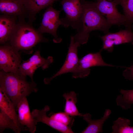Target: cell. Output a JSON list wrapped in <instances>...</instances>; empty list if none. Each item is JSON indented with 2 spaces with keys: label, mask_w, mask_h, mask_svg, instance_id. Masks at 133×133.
Listing matches in <instances>:
<instances>
[{
  "label": "cell",
  "mask_w": 133,
  "mask_h": 133,
  "mask_svg": "<svg viewBox=\"0 0 133 133\" xmlns=\"http://www.w3.org/2000/svg\"><path fill=\"white\" fill-rule=\"evenodd\" d=\"M81 2L83 8L81 28L73 36L75 41L80 45L87 42L89 33L91 31L99 30L105 34L109 32V29L112 26L98 10L95 2L86 0H82Z\"/></svg>",
  "instance_id": "6da1fadb"
},
{
  "label": "cell",
  "mask_w": 133,
  "mask_h": 133,
  "mask_svg": "<svg viewBox=\"0 0 133 133\" xmlns=\"http://www.w3.org/2000/svg\"><path fill=\"white\" fill-rule=\"evenodd\" d=\"M36 86L34 82H28L26 77L17 73L0 70V89L12 101L16 110L18 103L23 98L37 91Z\"/></svg>",
  "instance_id": "7a4b0ae2"
},
{
  "label": "cell",
  "mask_w": 133,
  "mask_h": 133,
  "mask_svg": "<svg viewBox=\"0 0 133 133\" xmlns=\"http://www.w3.org/2000/svg\"><path fill=\"white\" fill-rule=\"evenodd\" d=\"M42 35L33 27L31 21L19 18L8 43L18 51L30 53L37 44L49 41Z\"/></svg>",
  "instance_id": "3957f363"
},
{
  "label": "cell",
  "mask_w": 133,
  "mask_h": 133,
  "mask_svg": "<svg viewBox=\"0 0 133 133\" xmlns=\"http://www.w3.org/2000/svg\"><path fill=\"white\" fill-rule=\"evenodd\" d=\"M60 12L61 10H56L52 6L48 7L43 15L40 25L37 30L42 34L47 33L52 35L54 38L53 41L55 43H60L62 40L57 33L59 26L62 25L66 27L63 18L60 19L59 18Z\"/></svg>",
  "instance_id": "277c9868"
},
{
  "label": "cell",
  "mask_w": 133,
  "mask_h": 133,
  "mask_svg": "<svg viewBox=\"0 0 133 133\" xmlns=\"http://www.w3.org/2000/svg\"><path fill=\"white\" fill-rule=\"evenodd\" d=\"M19 51L8 42L0 46V69L6 72L17 73L21 58Z\"/></svg>",
  "instance_id": "5b68a950"
},
{
  "label": "cell",
  "mask_w": 133,
  "mask_h": 133,
  "mask_svg": "<svg viewBox=\"0 0 133 133\" xmlns=\"http://www.w3.org/2000/svg\"><path fill=\"white\" fill-rule=\"evenodd\" d=\"M61 3L66 17L63 18L66 27L70 25L78 32L81 26V18L83 6L80 0H61Z\"/></svg>",
  "instance_id": "8992f818"
},
{
  "label": "cell",
  "mask_w": 133,
  "mask_h": 133,
  "mask_svg": "<svg viewBox=\"0 0 133 133\" xmlns=\"http://www.w3.org/2000/svg\"><path fill=\"white\" fill-rule=\"evenodd\" d=\"M53 62V57L49 56L45 59L40 55L39 50H36L29 59L23 61L18 68L17 73L25 77L29 76L31 81L34 82L33 75L37 68L41 67L43 70L47 68Z\"/></svg>",
  "instance_id": "52a82bcc"
},
{
  "label": "cell",
  "mask_w": 133,
  "mask_h": 133,
  "mask_svg": "<svg viewBox=\"0 0 133 133\" xmlns=\"http://www.w3.org/2000/svg\"><path fill=\"white\" fill-rule=\"evenodd\" d=\"M102 49L99 52L89 53L79 59V64L76 71L72 73V77L76 79L83 78L88 76L90 72V68L97 66H116L107 63L101 57Z\"/></svg>",
  "instance_id": "ba28073f"
},
{
  "label": "cell",
  "mask_w": 133,
  "mask_h": 133,
  "mask_svg": "<svg viewBox=\"0 0 133 133\" xmlns=\"http://www.w3.org/2000/svg\"><path fill=\"white\" fill-rule=\"evenodd\" d=\"M80 45L79 43L75 41L74 36H71L70 44L64 63L55 74L49 78L44 79L45 84H49L53 79L62 74L69 72L73 73L75 72L79 64V59L78 56L77 51L78 48Z\"/></svg>",
  "instance_id": "9c48e42d"
},
{
  "label": "cell",
  "mask_w": 133,
  "mask_h": 133,
  "mask_svg": "<svg viewBox=\"0 0 133 133\" xmlns=\"http://www.w3.org/2000/svg\"><path fill=\"white\" fill-rule=\"evenodd\" d=\"M95 3L100 13L106 17L112 25H116L119 26L125 25L126 22L125 16L118 12L116 8L117 5L114 1L97 0Z\"/></svg>",
  "instance_id": "30bf717a"
},
{
  "label": "cell",
  "mask_w": 133,
  "mask_h": 133,
  "mask_svg": "<svg viewBox=\"0 0 133 133\" xmlns=\"http://www.w3.org/2000/svg\"><path fill=\"white\" fill-rule=\"evenodd\" d=\"M100 37L103 41L102 49L110 52L112 51L114 45L126 43L133 45V31L127 28L116 33L108 32Z\"/></svg>",
  "instance_id": "8fae6325"
},
{
  "label": "cell",
  "mask_w": 133,
  "mask_h": 133,
  "mask_svg": "<svg viewBox=\"0 0 133 133\" xmlns=\"http://www.w3.org/2000/svg\"><path fill=\"white\" fill-rule=\"evenodd\" d=\"M17 110L19 121L21 126L25 130L34 133L37 123L30 112L26 97L23 98L19 102Z\"/></svg>",
  "instance_id": "7c38bea8"
},
{
  "label": "cell",
  "mask_w": 133,
  "mask_h": 133,
  "mask_svg": "<svg viewBox=\"0 0 133 133\" xmlns=\"http://www.w3.org/2000/svg\"><path fill=\"white\" fill-rule=\"evenodd\" d=\"M50 110L49 106L46 105L42 109L33 110L31 112L36 122H41L62 133H74L71 127L64 125L48 116L47 112Z\"/></svg>",
  "instance_id": "4fadbf2b"
},
{
  "label": "cell",
  "mask_w": 133,
  "mask_h": 133,
  "mask_svg": "<svg viewBox=\"0 0 133 133\" xmlns=\"http://www.w3.org/2000/svg\"><path fill=\"white\" fill-rule=\"evenodd\" d=\"M0 13L18 19L27 16L23 0H0Z\"/></svg>",
  "instance_id": "5bb4252c"
},
{
  "label": "cell",
  "mask_w": 133,
  "mask_h": 133,
  "mask_svg": "<svg viewBox=\"0 0 133 133\" xmlns=\"http://www.w3.org/2000/svg\"><path fill=\"white\" fill-rule=\"evenodd\" d=\"M17 18L1 14L0 16V44L8 42L16 25Z\"/></svg>",
  "instance_id": "9a60e30c"
},
{
  "label": "cell",
  "mask_w": 133,
  "mask_h": 133,
  "mask_svg": "<svg viewBox=\"0 0 133 133\" xmlns=\"http://www.w3.org/2000/svg\"><path fill=\"white\" fill-rule=\"evenodd\" d=\"M0 109L14 121L20 132L25 130L20 124L15 106L3 91L0 89Z\"/></svg>",
  "instance_id": "2e32d148"
},
{
  "label": "cell",
  "mask_w": 133,
  "mask_h": 133,
  "mask_svg": "<svg viewBox=\"0 0 133 133\" xmlns=\"http://www.w3.org/2000/svg\"><path fill=\"white\" fill-rule=\"evenodd\" d=\"M23 0L29 19L32 20H34L36 15L41 10L51 6L54 2L60 0Z\"/></svg>",
  "instance_id": "e0dca14e"
},
{
  "label": "cell",
  "mask_w": 133,
  "mask_h": 133,
  "mask_svg": "<svg viewBox=\"0 0 133 133\" xmlns=\"http://www.w3.org/2000/svg\"><path fill=\"white\" fill-rule=\"evenodd\" d=\"M111 113L109 109L105 110L103 117L97 120L91 119V115L86 113L83 115V119L88 123L87 127L81 133H98L102 132V127L105 121L108 118Z\"/></svg>",
  "instance_id": "ac0fdd59"
},
{
  "label": "cell",
  "mask_w": 133,
  "mask_h": 133,
  "mask_svg": "<svg viewBox=\"0 0 133 133\" xmlns=\"http://www.w3.org/2000/svg\"><path fill=\"white\" fill-rule=\"evenodd\" d=\"M77 95L74 91L64 93L63 96L66 101L64 112L72 116H82L83 114L79 112L76 105L77 101Z\"/></svg>",
  "instance_id": "d6986e66"
},
{
  "label": "cell",
  "mask_w": 133,
  "mask_h": 133,
  "mask_svg": "<svg viewBox=\"0 0 133 133\" xmlns=\"http://www.w3.org/2000/svg\"><path fill=\"white\" fill-rule=\"evenodd\" d=\"M113 1L117 5H121L123 8L126 22L125 26L127 29H132L133 21V0H107Z\"/></svg>",
  "instance_id": "ffe728a7"
},
{
  "label": "cell",
  "mask_w": 133,
  "mask_h": 133,
  "mask_svg": "<svg viewBox=\"0 0 133 133\" xmlns=\"http://www.w3.org/2000/svg\"><path fill=\"white\" fill-rule=\"evenodd\" d=\"M116 99L117 105L124 109H129L133 104V89L125 90L120 89Z\"/></svg>",
  "instance_id": "44dd1931"
},
{
  "label": "cell",
  "mask_w": 133,
  "mask_h": 133,
  "mask_svg": "<svg viewBox=\"0 0 133 133\" xmlns=\"http://www.w3.org/2000/svg\"><path fill=\"white\" fill-rule=\"evenodd\" d=\"M130 121L126 118H118L112 126V133H133V127L130 126Z\"/></svg>",
  "instance_id": "7402d4cb"
},
{
  "label": "cell",
  "mask_w": 133,
  "mask_h": 133,
  "mask_svg": "<svg viewBox=\"0 0 133 133\" xmlns=\"http://www.w3.org/2000/svg\"><path fill=\"white\" fill-rule=\"evenodd\" d=\"M9 129L15 133H19L20 131L13 120L1 110L0 111V133H2L6 129Z\"/></svg>",
  "instance_id": "603a6c76"
},
{
  "label": "cell",
  "mask_w": 133,
  "mask_h": 133,
  "mask_svg": "<svg viewBox=\"0 0 133 133\" xmlns=\"http://www.w3.org/2000/svg\"><path fill=\"white\" fill-rule=\"evenodd\" d=\"M49 117L56 121L66 126L71 127L73 125L74 119L65 112H60L56 113L51 112Z\"/></svg>",
  "instance_id": "cb8c5ba5"
},
{
  "label": "cell",
  "mask_w": 133,
  "mask_h": 133,
  "mask_svg": "<svg viewBox=\"0 0 133 133\" xmlns=\"http://www.w3.org/2000/svg\"><path fill=\"white\" fill-rule=\"evenodd\" d=\"M122 75L126 79L133 80V65L129 67H125Z\"/></svg>",
  "instance_id": "d4e9b609"
},
{
  "label": "cell",
  "mask_w": 133,
  "mask_h": 133,
  "mask_svg": "<svg viewBox=\"0 0 133 133\" xmlns=\"http://www.w3.org/2000/svg\"><path fill=\"white\" fill-rule=\"evenodd\" d=\"M132 29L133 30V21L132 26Z\"/></svg>",
  "instance_id": "484cf974"
}]
</instances>
